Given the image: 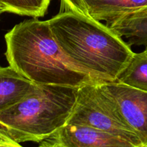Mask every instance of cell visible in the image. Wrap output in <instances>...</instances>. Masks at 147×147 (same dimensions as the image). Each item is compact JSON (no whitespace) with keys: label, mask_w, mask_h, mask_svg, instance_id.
Listing matches in <instances>:
<instances>
[{"label":"cell","mask_w":147,"mask_h":147,"mask_svg":"<svg viewBox=\"0 0 147 147\" xmlns=\"http://www.w3.org/2000/svg\"><path fill=\"white\" fill-rule=\"evenodd\" d=\"M48 22L63 54L98 84L116 82L134 53L121 37L90 17L60 11Z\"/></svg>","instance_id":"6da1fadb"},{"label":"cell","mask_w":147,"mask_h":147,"mask_svg":"<svg viewBox=\"0 0 147 147\" xmlns=\"http://www.w3.org/2000/svg\"><path fill=\"white\" fill-rule=\"evenodd\" d=\"M4 38L9 65L35 84L79 88L96 83L60 50L48 20H24L16 24Z\"/></svg>","instance_id":"7a4b0ae2"},{"label":"cell","mask_w":147,"mask_h":147,"mask_svg":"<svg viewBox=\"0 0 147 147\" xmlns=\"http://www.w3.org/2000/svg\"><path fill=\"white\" fill-rule=\"evenodd\" d=\"M78 87L36 84L34 90L0 111V131L18 143H40L66 124Z\"/></svg>","instance_id":"3957f363"},{"label":"cell","mask_w":147,"mask_h":147,"mask_svg":"<svg viewBox=\"0 0 147 147\" xmlns=\"http://www.w3.org/2000/svg\"><path fill=\"white\" fill-rule=\"evenodd\" d=\"M66 124L88 126L121 138L138 147L144 146L125 123L111 99L97 83L79 87L76 103Z\"/></svg>","instance_id":"277c9868"},{"label":"cell","mask_w":147,"mask_h":147,"mask_svg":"<svg viewBox=\"0 0 147 147\" xmlns=\"http://www.w3.org/2000/svg\"><path fill=\"white\" fill-rule=\"evenodd\" d=\"M125 123L147 145V92L118 82L100 83Z\"/></svg>","instance_id":"5b68a950"},{"label":"cell","mask_w":147,"mask_h":147,"mask_svg":"<svg viewBox=\"0 0 147 147\" xmlns=\"http://www.w3.org/2000/svg\"><path fill=\"white\" fill-rule=\"evenodd\" d=\"M39 147L138 146L121 138L88 126L65 124L40 142Z\"/></svg>","instance_id":"8992f818"},{"label":"cell","mask_w":147,"mask_h":147,"mask_svg":"<svg viewBox=\"0 0 147 147\" xmlns=\"http://www.w3.org/2000/svg\"><path fill=\"white\" fill-rule=\"evenodd\" d=\"M90 18L111 23L117 19L146 9L147 0H83Z\"/></svg>","instance_id":"52a82bcc"},{"label":"cell","mask_w":147,"mask_h":147,"mask_svg":"<svg viewBox=\"0 0 147 147\" xmlns=\"http://www.w3.org/2000/svg\"><path fill=\"white\" fill-rule=\"evenodd\" d=\"M35 85L9 65L0 66V111L25 97L34 90Z\"/></svg>","instance_id":"ba28073f"},{"label":"cell","mask_w":147,"mask_h":147,"mask_svg":"<svg viewBox=\"0 0 147 147\" xmlns=\"http://www.w3.org/2000/svg\"><path fill=\"white\" fill-rule=\"evenodd\" d=\"M120 37L128 39L129 46H147V9L126 14L106 24Z\"/></svg>","instance_id":"9c48e42d"},{"label":"cell","mask_w":147,"mask_h":147,"mask_svg":"<svg viewBox=\"0 0 147 147\" xmlns=\"http://www.w3.org/2000/svg\"><path fill=\"white\" fill-rule=\"evenodd\" d=\"M116 82L147 92V53L144 50L134 53Z\"/></svg>","instance_id":"30bf717a"},{"label":"cell","mask_w":147,"mask_h":147,"mask_svg":"<svg viewBox=\"0 0 147 147\" xmlns=\"http://www.w3.org/2000/svg\"><path fill=\"white\" fill-rule=\"evenodd\" d=\"M50 1L51 0H0L7 12L37 19L47 14Z\"/></svg>","instance_id":"8fae6325"},{"label":"cell","mask_w":147,"mask_h":147,"mask_svg":"<svg viewBox=\"0 0 147 147\" xmlns=\"http://www.w3.org/2000/svg\"><path fill=\"white\" fill-rule=\"evenodd\" d=\"M60 12L72 11L89 17L83 0H60Z\"/></svg>","instance_id":"7c38bea8"},{"label":"cell","mask_w":147,"mask_h":147,"mask_svg":"<svg viewBox=\"0 0 147 147\" xmlns=\"http://www.w3.org/2000/svg\"><path fill=\"white\" fill-rule=\"evenodd\" d=\"M0 147H24L20 143L0 131Z\"/></svg>","instance_id":"4fadbf2b"},{"label":"cell","mask_w":147,"mask_h":147,"mask_svg":"<svg viewBox=\"0 0 147 147\" xmlns=\"http://www.w3.org/2000/svg\"><path fill=\"white\" fill-rule=\"evenodd\" d=\"M4 12H7V11H6V9L4 8V7L2 6V4L0 3V15H1V14Z\"/></svg>","instance_id":"5bb4252c"},{"label":"cell","mask_w":147,"mask_h":147,"mask_svg":"<svg viewBox=\"0 0 147 147\" xmlns=\"http://www.w3.org/2000/svg\"><path fill=\"white\" fill-rule=\"evenodd\" d=\"M144 51H145V52H146V53H147V46H146V48H145Z\"/></svg>","instance_id":"9a60e30c"},{"label":"cell","mask_w":147,"mask_h":147,"mask_svg":"<svg viewBox=\"0 0 147 147\" xmlns=\"http://www.w3.org/2000/svg\"><path fill=\"white\" fill-rule=\"evenodd\" d=\"M142 147H147V145H144V146H142Z\"/></svg>","instance_id":"2e32d148"}]
</instances>
